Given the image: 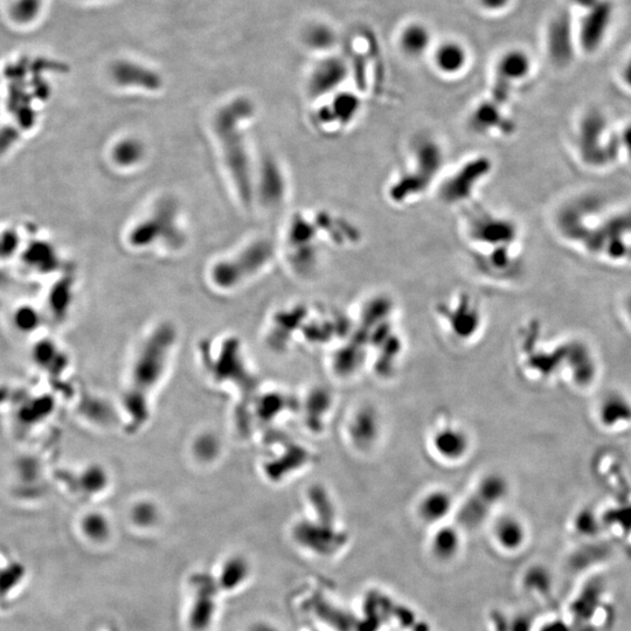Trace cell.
I'll return each mask as SVG.
<instances>
[{
	"instance_id": "603a6c76",
	"label": "cell",
	"mask_w": 631,
	"mask_h": 631,
	"mask_svg": "<svg viewBox=\"0 0 631 631\" xmlns=\"http://www.w3.org/2000/svg\"><path fill=\"white\" fill-rule=\"evenodd\" d=\"M303 39L312 50L327 52L337 44V32L327 23H314L305 29Z\"/></svg>"
},
{
	"instance_id": "9c48e42d",
	"label": "cell",
	"mask_w": 631,
	"mask_h": 631,
	"mask_svg": "<svg viewBox=\"0 0 631 631\" xmlns=\"http://www.w3.org/2000/svg\"><path fill=\"white\" fill-rule=\"evenodd\" d=\"M445 166L446 151L438 137L420 133L411 138L407 147L406 170L433 189L445 172Z\"/></svg>"
},
{
	"instance_id": "7c38bea8",
	"label": "cell",
	"mask_w": 631,
	"mask_h": 631,
	"mask_svg": "<svg viewBox=\"0 0 631 631\" xmlns=\"http://www.w3.org/2000/svg\"><path fill=\"white\" fill-rule=\"evenodd\" d=\"M478 273L492 281L516 280L522 274L523 260L519 247L491 249L483 253H470Z\"/></svg>"
},
{
	"instance_id": "f1b7e54d",
	"label": "cell",
	"mask_w": 631,
	"mask_h": 631,
	"mask_svg": "<svg viewBox=\"0 0 631 631\" xmlns=\"http://www.w3.org/2000/svg\"><path fill=\"white\" fill-rule=\"evenodd\" d=\"M480 3L485 10L498 11L504 9L509 0H480Z\"/></svg>"
},
{
	"instance_id": "cb8c5ba5",
	"label": "cell",
	"mask_w": 631,
	"mask_h": 631,
	"mask_svg": "<svg viewBox=\"0 0 631 631\" xmlns=\"http://www.w3.org/2000/svg\"><path fill=\"white\" fill-rule=\"evenodd\" d=\"M144 155L141 143L135 140H126L117 144L114 150V159L116 163L123 166H129L137 163Z\"/></svg>"
},
{
	"instance_id": "e0dca14e",
	"label": "cell",
	"mask_w": 631,
	"mask_h": 631,
	"mask_svg": "<svg viewBox=\"0 0 631 631\" xmlns=\"http://www.w3.org/2000/svg\"><path fill=\"white\" fill-rule=\"evenodd\" d=\"M455 509L453 495L443 488L426 490L415 505L416 516L420 522L431 526L443 525Z\"/></svg>"
},
{
	"instance_id": "6da1fadb",
	"label": "cell",
	"mask_w": 631,
	"mask_h": 631,
	"mask_svg": "<svg viewBox=\"0 0 631 631\" xmlns=\"http://www.w3.org/2000/svg\"><path fill=\"white\" fill-rule=\"evenodd\" d=\"M176 337V329L171 324L159 325L152 331L137 359L134 383L128 397L136 424L142 425L148 419L149 395L163 377Z\"/></svg>"
},
{
	"instance_id": "7a4b0ae2",
	"label": "cell",
	"mask_w": 631,
	"mask_h": 631,
	"mask_svg": "<svg viewBox=\"0 0 631 631\" xmlns=\"http://www.w3.org/2000/svg\"><path fill=\"white\" fill-rule=\"evenodd\" d=\"M252 113L251 102L245 99L235 100L219 110L213 123L227 169L231 172L240 198L245 204L251 203L252 200V179L245 136L239 123L247 120Z\"/></svg>"
},
{
	"instance_id": "52a82bcc",
	"label": "cell",
	"mask_w": 631,
	"mask_h": 631,
	"mask_svg": "<svg viewBox=\"0 0 631 631\" xmlns=\"http://www.w3.org/2000/svg\"><path fill=\"white\" fill-rule=\"evenodd\" d=\"M436 315L443 329L457 343L475 341L483 327L481 304L470 294H459L452 300L440 303L436 308Z\"/></svg>"
},
{
	"instance_id": "484cf974",
	"label": "cell",
	"mask_w": 631,
	"mask_h": 631,
	"mask_svg": "<svg viewBox=\"0 0 631 631\" xmlns=\"http://www.w3.org/2000/svg\"><path fill=\"white\" fill-rule=\"evenodd\" d=\"M87 533L88 536L92 537L93 539H103L107 536L108 528L103 520L92 518L87 523Z\"/></svg>"
},
{
	"instance_id": "44dd1931",
	"label": "cell",
	"mask_w": 631,
	"mask_h": 631,
	"mask_svg": "<svg viewBox=\"0 0 631 631\" xmlns=\"http://www.w3.org/2000/svg\"><path fill=\"white\" fill-rule=\"evenodd\" d=\"M47 0H12L8 16L13 25L29 27L39 22L43 16Z\"/></svg>"
},
{
	"instance_id": "f546056e",
	"label": "cell",
	"mask_w": 631,
	"mask_h": 631,
	"mask_svg": "<svg viewBox=\"0 0 631 631\" xmlns=\"http://www.w3.org/2000/svg\"><path fill=\"white\" fill-rule=\"evenodd\" d=\"M621 81L623 86L626 87L629 92H631V59L628 61V64L624 65L621 73Z\"/></svg>"
},
{
	"instance_id": "d4e9b609",
	"label": "cell",
	"mask_w": 631,
	"mask_h": 631,
	"mask_svg": "<svg viewBox=\"0 0 631 631\" xmlns=\"http://www.w3.org/2000/svg\"><path fill=\"white\" fill-rule=\"evenodd\" d=\"M621 161L631 164V120L617 127Z\"/></svg>"
},
{
	"instance_id": "ba28073f",
	"label": "cell",
	"mask_w": 631,
	"mask_h": 631,
	"mask_svg": "<svg viewBox=\"0 0 631 631\" xmlns=\"http://www.w3.org/2000/svg\"><path fill=\"white\" fill-rule=\"evenodd\" d=\"M533 73V61L528 51L513 47L499 55L494 79L489 93L490 99L509 108L518 86L530 79Z\"/></svg>"
},
{
	"instance_id": "3957f363",
	"label": "cell",
	"mask_w": 631,
	"mask_h": 631,
	"mask_svg": "<svg viewBox=\"0 0 631 631\" xmlns=\"http://www.w3.org/2000/svg\"><path fill=\"white\" fill-rule=\"evenodd\" d=\"M572 135L574 154L585 168L601 171L621 162L617 127L599 108L584 110L575 120Z\"/></svg>"
},
{
	"instance_id": "30bf717a",
	"label": "cell",
	"mask_w": 631,
	"mask_h": 631,
	"mask_svg": "<svg viewBox=\"0 0 631 631\" xmlns=\"http://www.w3.org/2000/svg\"><path fill=\"white\" fill-rule=\"evenodd\" d=\"M273 248L267 241L255 242L234 259L220 262L214 267L212 277L221 288H232L255 274L272 258Z\"/></svg>"
},
{
	"instance_id": "9a60e30c",
	"label": "cell",
	"mask_w": 631,
	"mask_h": 631,
	"mask_svg": "<svg viewBox=\"0 0 631 631\" xmlns=\"http://www.w3.org/2000/svg\"><path fill=\"white\" fill-rule=\"evenodd\" d=\"M435 44L431 27L421 20H411L400 27L397 34L399 53L409 61L428 58Z\"/></svg>"
},
{
	"instance_id": "5bb4252c",
	"label": "cell",
	"mask_w": 631,
	"mask_h": 631,
	"mask_svg": "<svg viewBox=\"0 0 631 631\" xmlns=\"http://www.w3.org/2000/svg\"><path fill=\"white\" fill-rule=\"evenodd\" d=\"M349 433L353 446L369 452L379 446L384 435V420L376 406L364 405L352 415Z\"/></svg>"
},
{
	"instance_id": "4fadbf2b",
	"label": "cell",
	"mask_w": 631,
	"mask_h": 631,
	"mask_svg": "<svg viewBox=\"0 0 631 631\" xmlns=\"http://www.w3.org/2000/svg\"><path fill=\"white\" fill-rule=\"evenodd\" d=\"M428 59L442 78L455 79L467 71L470 52L461 40L448 38L434 44Z\"/></svg>"
},
{
	"instance_id": "4316f807",
	"label": "cell",
	"mask_w": 631,
	"mask_h": 631,
	"mask_svg": "<svg viewBox=\"0 0 631 631\" xmlns=\"http://www.w3.org/2000/svg\"><path fill=\"white\" fill-rule=\"evenodd\" d=\"M198 454L203 456L204 459H210L217 452V442L212 438H204L198 442L197 446Z\"/></svg>"
},
{
	"instance_id": "8992f818",
	"label": "cell",
	"mask_w": 631,
	"mask_h": 631,
	"mask_svg": "<svg viewBox=\"0 0 631 631\" xmlns=\"http://www.w3.org/2000/svg\"><path fill=\"white\" fill-rule=\"evenodd\" d=\"M427 449L433 460L443 466H460L473 450L468 429L454 419H441L429 428Z\"/></svg>"
},
{
	"instance_id": "d6986e66",
	"label": "cell",
	"mask_w": 631,
	"mask_h": 631,
	"mask_svg": "<svg viewBox=\"0 0 631 631\" xmlns=\"http://www.w3.org/2000/svg\"><path fill=\"white\" fill-rule=\"evenodd\" d=\"M491 536L498 549L516 552L523 549L528 538V531L522 518L506 513L497 517L492 523Z\"/></svg>"
},
{
	"instance_id": "83f0119b",
	"label": "cell",
	"mask_w": 631,
	"mask_h": 631,
	"mask_svg": "<svg viewBox=\"0 0 631 631\" xmlns=\"http://www.w3.org/2000/svg\"><path fill=\"white\" fill-rule=\"evenodd\" d=\"M135 517L141 524H151L156 518V510L151 505L144 504L136 511Z\"/></svg>"
},
{
	"instance_id": "7402d4cb",
	"label": "cell",
	"mask_w": 631,
	"mask_h": 631,
	"mask_svg": "<svg viewBox=\"0 0 631 631\" xmlns=\"http://www.w3.org/2000/svg\"><path fill=\"white\" fill-rule=\"evenodd\" d=\"M460 538L459 530L440 525L436 528L429 547H431L436 559L449 560L459 553L461 547Z\"/></svg>"
},
{
	"instance_id": "ffe728a7",
	"label": "cell",
	"mask_w": 631,
	"mask_h": 631,
	"mask_svg": "<svg viewBox=\"0 0 631 631\" xmlns=\"http://www.w3.org/2000/svg\"><path fill=\"white\" fill-rule=\"evenodd\" d=\"M360 110H362V100L358 95L350 92H339L330 106L323 110V113L328 114L327 119L323 121L336 122L339 126H349L350 123L356 121Z\"/></svg>"
},
{
	"instance_id": "ac0fdd59",
	"label": "cell",
	"mask_w": 631,
	"mask_h": 631,
	"mask_svg": "<svg viewBox=\"0 0 631 631\" xmlns=\"http://www.w3.org/2000/svg\"><path fill=\"white\" fill-rule=\"evenodd\" d=\"M112 78L117 85L156 92L163 86L162 76L155 69L130 60L117 61L112 67Z\"/></svg>"
},
{
	"instance_id": "2e32d148",
	"label": "cell",
	"mask_w": 631,
	"mask_h": 631,
	"mask_svg": "<svg viewBox=\"0 0 631 631\" xmlns=\"http://www.w3.org/2000/svg\"><path fill=\"white\" fill-rule=\"evenodd\" d=\"M348 61L336 55L324 58L315 66L310 75L309 90L311 95L324 96L337 92L349 78Z\"/></svg>"
},
{
	"instance_id": "8fae6325",
	"label": "cell",
	"mask_w": 631,
	"mask_h": 631,
	"mask_svg": "<svg viewBox=\"0 0 631 631\" xmlns=\"http://www.w3.org/2000/svg\"><path fill=\"white\" fill-rule=\"evenodd\" d=\"M471 133L482 137H506L515 133L516 124L511 119L509 108L490 99L478 101L467 117Z\"/></svg>"
},
{
	"instance_id": "5b68a950",
	"label": "cell",
	"mask_w": 631,
	"mask_h": 631,
	"mask_svg": "<svg viewBox=\"0 0 631 631\" xmlns=\"http://www.w3.org/2000/svg\"><path fill=\"white\" fill-rule=\"evenodd\" d=\"M494 171V162L487 155H475L443 175L436 184V194L446 206L466 207L473 204L481 186Z\"/></svg>"
},
{
	"instance_id": "277c9868",
	"label": "cell",
	"mask_w": 631,
	"mask_h": 631,
	"mask_svg": "<svg viewBox=\"0 0 631 631\" xmlns=\"http://www.w3.org/2000/svg\"><path fill=\"white\" fill-rule=\"evenodd\" d=\"M464 208L463 235L470 253L519 247L520 228L515 220L474 203Z\"/></svg>"
}]
</instances>
